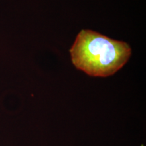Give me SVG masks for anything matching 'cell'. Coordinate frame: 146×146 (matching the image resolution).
<instances>
[{
	"label": "cell",
	"instance_id": "6da1fadb",
	"mask_svg": "<svg viewBox=\"0 0 146 146\" xmlns=\"http://www.w3.org/2000/svg\"><path fill=\"white\" fill-rule=\"evenodd\" d=\"M70 52L76 68L89 76L106 77L123 68L130 58L131 49L124 41L91 30H82Z\"/></svg>",
	"mask_w": 146,
	"mask_h": 146
},
{
	"label": "cell",
	"instance_id": "7a4b0ae2",
	"mask_svg": "<svg viewBox=\"0 0 146 146\" xmlns=\"http://www.w3.org/2000/svg\"><path fill=\"white\" fill-rule=\"evenodd\" d=\"M141 146H145V145H143V144H141Z\"/></svg>",
	"mask_w": 146,
	"mask_h": 146
}]
</instances>
